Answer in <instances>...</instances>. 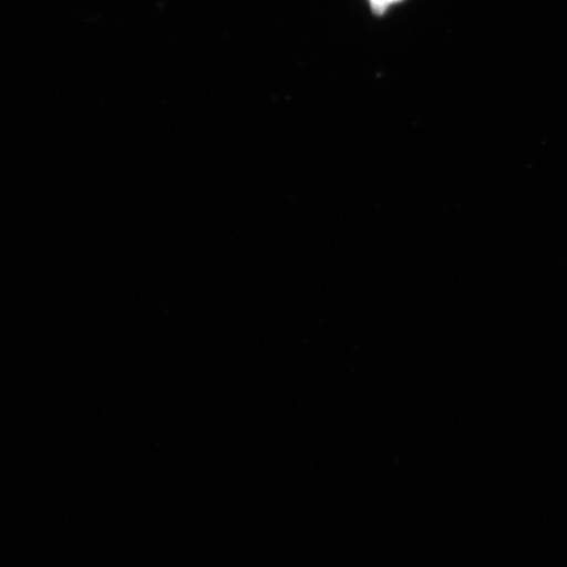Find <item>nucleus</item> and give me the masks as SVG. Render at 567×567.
I'll return each mask as SVG.
<instances>
[{
    "label": "nucleus",
    "instance_id": "obj_1",
    "mask_svg": "<svg viewBox=\"0 0 567 567\" xmlns=\"http://www.w3.org/2000/svg\"><path fill=\"white\" fill-rule=\"evenodd\" d=\"M396 2V0H371L373 11L375 13H382L386 10L389 4Z\"/></svg>",
    "mask_w": 567,
    "mask_h": 567
}]
</instances>
